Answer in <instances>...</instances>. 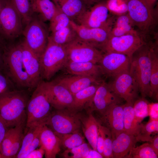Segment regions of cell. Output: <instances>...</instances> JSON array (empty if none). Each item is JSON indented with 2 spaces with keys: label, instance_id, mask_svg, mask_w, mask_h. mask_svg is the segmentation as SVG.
I'll use <instances>...</instances> for the list:
<instances>
[{
  "label": "cell",
  "instance_id": "cell-42",
  "mask_svg": "<svg viewBox=\"0 0 158 158\" xmlns=\"http://www.w3.org/2000/svg\"><path fill=\"white\" fill-rule=\"evenodd\" d=\"M98 132L97 144V150L103 156L104 136L101 125L98 123Z\"/></svg>",
  "mask_w": 158,
  "mask_h": 158
},
{
  "label": "cell",
  "instance_id": "cell-1",
  "mask_svg": "<svg viewBox=\"0 0 158 158\" xmlns=\"http://www.w3.org/2000/svg\"><path fill=\"white\" fill-rule=\"evenodd\" d=\"M29 99L24 89L11 90L0 94V116L8 128L26 124V107Z\"/></svg>",
  "mask_w": 158,
  "mask_h": 158
},
{
  "label": "cell",
  "instance_id": "cell-55",
  "mask_svg": "<svg viewBox=\"0 0 158 158\" xmlns=\"http://www.w3.org/2000/svg\"><path fill=\"white\" fill-rule=\"evenodd\" d=\"M0 158H3L1 155L0 154Z\"/></svg>",
  "mask_w": 158,
  "mask_h": 158
},
{
  "label": "cell",
  "instance_id": "cell-29",
  "mask_svg": "<svg viewBox=\"0 0 158 158\" xmlns=\"http://www.w3.org/2000/svg\"><path fill=\"white\" fill-rule=\"evenodd\" d=\"M123 106L124 131L136 136L139 132L140 124L135 119L133 104L126 102Z\"/></svg>",
  "mask_w": 158,
  "mask_h": 158
},
{
  "label": "cell",
  "instance_id": "cell-6",
  "mask_svg": "<svg viewBox=\"0 0 158 158\" xmlns=\"http://www.w3.org/2000/svg\"><path fill=\"white\" fill-rule=\"evenodd\" d=\"M22 34L28 47L40 59L46 47L49 37L44 22L34 14L23 29Z\"/></svg>",
  "mask_w": 158,
  "mask_h": 158
},
{
  "label": "cell",
  "instance_id": "cell-53",
  "mask_svg": "<svg viewBox=\"0 0 158 158\" xmlns=\"http://www.w3.org/2000/svg\"><path fill=\"white\" fill-rule=\"evenodd\" d=\"M6 0H0V13L4 6Z\"/></svg>",
  "mask_w": 158,
  "mask_h": 158
},
{
  "label": "cell",
  "instance_id": "cell-35",
  "mask_svg": "<svg viewBox=\"0 0 158 158\" xmlns=\"http://www.w3.org/2000/svg\"><path fill=\"white\" fill-rule=\"evenodd\" d=\"M158 132V120H150L146 124H140L139 133L136 136L138 141L150 142L152 137L151 135Z\"/></svg>",
  "mask_w": 158,
  "mask_h": 158
},
{
  "label": "cell",
  "instance_id": "cell-38",
  "mask_svg": "<svg viewBox=\"0 0 158 158\" xmlns=\"http://www.w3.org/2000/svg\"><path fill=\"white\" fill-rule=\"evenodd\" d=\"M149 103L145 98L141 97L138 98L133 104L135 118L139 123L149 116Z\"/></svg>",
  "mask_w": 158,
  "mask_h": 158
},
{
  "label": "cell",
  "instance_id": "cell-18",
  "mask_svg": "<svg viewBox=\"0 0 158 158\" xmlns=\"http://www.w3.org/2000/svg\"><path fill=\"white\" fill-rule=\"evenodd\" d=\"M102 120L111 134L112 139L124 131V111L123 105L113 104L102 114Z\"/></svg>",
  "mask_w": 158,
  "mask_h": 158
},
{
  "label": "cell",
  "instance_id": "cell-46",
  "mask_svg": "<svg viewBox=\"0 0 158 158\" xmlns=\"http://www.w3.org/2000/svg\"><path fill=\"white\" fill-rule=\"evenodd\" d=\"M42 128L36 134L30 147L28 154L33 150L40 146V134Z\"/></svg>",
  "mask_w": 158,
  "mask_h": 158
},
{
  "label": "cell",
  "instance_id": "cell-24",
  "mask_svg": "<svg viewBox=\"0 0 158 158\" xmlns=\"http://www.w3.org/2000/svg\"><path fill=\"white\" fill-rule=\"evenodd\" d=\"M60 10L75 21L86 9L83 0H53Z\"/></svg>",
  "mask_w": 158,
  "mask_h": 158
},
{
  "label": "cell",
  "instance_id": "cell-41",
  "mask_svg": "<svg viewBox=\"0 0 158 158\" xmlns=\"http://www.w3.org/2000/svg\"><path fill=\"white\" fill-rule=\"evenodd\" d=\"M104 136L103 157L106 158H114L112 150V139L110 130L101 125Z\"/></svg>",
  "mask_w": 158,
  "mask_h": 158
},
{
  "label": "cell",
  "instance_id": "cell-9",
  "mask_svg": "<svg viewBox=\"0 0 158 158\" xmlns=\"http://www.w3.org/2000/svg\"><path fill=\"white\" fill-rule=\"evenodd\" d=\"M128 14L135 25L144 36L154 27L155 23L154 11L144 0H126Z\"/></svg>",
  "mask_w": 158,
  "mask_h": 158
},
{
  "label": "cell",
  "instance_id": "cell-28",
  "mask_svg": "<svg viewBox=\"0 0 158 158\" xmlns=\"http://www.w3.org/2000/svg\"><path fill=\"white\" fill-rule=\"evenodd\" d=\"M98 123L91 114L81 122V126L84 135L90 145L95 150H97Z\"/></svg>",
  "mask_w": 158,
  "mask_h": 158
},
{
  "label": "cell",
  "instance_id": "cell-52",
  "mask_svg": "<svg viewBox=\"0 0 158 158\" xmlns=\"http://www.w3.org/2000/svg\"><path fill=\"white\" fill-rule=\"evenodd\" d=\"M85 4L87 5H91L95 4L103 0H83Z\"/></svg>",
  "mask_w": 158,
  "mask_h": 158
},
{
  "label": "cell",
  "instance_id": "cell-25",
  "mask_svg": "<svg viewBox=\"0 0 158 158\" xmlns=\"http://www.w3.org/2000/svg\"><path fill=\"white\" fill-rule=\"evenodd\" d=\"M32 12L43 22L50 21L58 8L52 0H30Z\"/></svg>",
  "mask_w": 158,
  "mask_h": 158
},
{
  "label": "cell",
  "instance_id": "cell-31",
  "mask_svg": "<svg viewBox=\"0 0 158 158\" xmlns=\"http://www.w3.org/2000/svg\"><path fill=\"white\" fill-rule=\"evenodd\" d=\"M45 124L44 123L33 126L25 130L21 147L15 158H25L36 134Z\"/></svg>",
  "mask_w": 158,
  "mask_h": 158
},
{
  "label": "cell",
  "instance_id": "cell-54",
  "mask_svg": "<svg viewBox=\"0 0 158 158\" xmlns=\"http://www.w3.org/2000/svg\"><path fill=\"white\" fill-rule=\"evenodd\" d=\"M4 42V39L0 35V43H3Z\"/></svg>",
  "mask_w": 158,
  "mask_h": 158
},
{
  "label": "cell",
  "instance_id": "cell-43",
  "mask_svg": "<svg viewBox=\"0 0 158 158\" xmlns=\"http://www.w3.org/2000/svg\"><path fill=\"white\" fill-rule=\"evenodd\" d=\"M11 83L8 78L2 74L0 71V94L11 90L10 89Z\"/></svg>",
  "mask_w": 158,
  "mask_h": 158
},
{
  "label": "cell",
  "instance_id": "cell-11",
  "mask_svg": "<svg viewBox=\"0 0 158 158\" xmlns=\"http://www.w3.org/2000/svg\"><path fill=\"white\" fill-rule=\"evenodd\" d=\"M106 1H102L87 9L74 21L83 26L90 28L111 27L113 19L109 17Z\"/></svg>",
  "mask_w": 158,
  "mask_h": 158
},
{
  "label": "cell",
  "instance_id": "cell-23",
  "mask_svg": "<svg viewBox=\"0 0 158 158\" xmlns=\"http://www.w3.org/2000/svg\"><path fill=\"white\" fill-rule=\"evenodd\" d=\"M72 75L92 77L101 78L104 74L99 64L91 62H77L68 61L65 67Z\"/></svg>",
  "mask_w": 158,
  "mask_h": 158
},
{
  "label": "cell",
  "instance_id": "cell-37",
  "mask_svg": "<svg viewBox=\"0 0 158 158\" xmlns=\"http://www.w3.org/2000/svg\"><path fill=\"white\" fill-rule=\"evenodd\" d=\"M71 20L68 17L58 8L57 11L49 21V30L51 32L61 30L70 25Z\"/></svg>",
  "mask_w": 158,
  "mask_h": 158
},
{
  "label": "cell",
  "instance_id": "cell-39",
  "mask_svg": "<svg viewBox=\"0 0 158 158\" xmlns=\"http://www.w3.org/2000/svg\"><path fill=\"white\" fill-rule=\"evenodd\" d=\"M106 4L109 13L117 16L128 13L126 0H107Z\"/></svg>",
  "mask_w": 158,
  "mask_h": 158
},
{
  "label": "cell",
  "instance_id": "cell-47",
  "mask_svg": "<svg viewBox=\"0 0 158 158\" xmlns=\"http://www.w3.org/2000/svg\"><path fill=\"white\" fill-rule=\"evenodd\" d=\"M8 129L6 123L0 116V146ZM0 154H1L0 152Z\"/></svg>",
  "mask_w": 158,
  "mask_h": 158
},
{
  "label": "cell",
  "instance_id": "cell-56",
  "mask_svg": "<svg viewBox=\"0 0 158 158\" xmlns=\"http://www.w3.org/2000/svg\"></svg>",
  "mask_w": 158,
  "mask_h": 158
},
{
  "label": "cell",
  "instance_id": "cell-5",
  "mask_svg": "<svg viewBox=\"0 0 158 158\" xmlns=\"http://www.w3.org/2000/svg\"><path fill=\"white\" fill-rule=\"evenodd\" d=\"M68 61L65 46L57 44L48 37L46 47L40 58L42 76L49 80L65 67Z\"/></svg>",
  "mask_w": 158,
  "mask_h": 158
},
{
  "label": "cell",
  "instance_id": "cell-30",
  "mask_svg": "<svg viewBox=\"0 0 158 158\" xmlns=\"http://www.w3.org/2000/svg\"><path fill=\"white\" fill-rule=\"evenodd\" d=\"M100 84L91 85L74 95L72 109H81L87 103L92 107L93 98Z\"/></svg>",
  "mask_w": 158,
  "mask_h": 158
},
{
  "label": "cell",
  "instance_id": "cell-10",
  "mask_svg": "<svg viewBox=\"0 0 158 158\" xmlns=\"http://www.w3.org/2000/svg\"><path fill=\"white\" fill-rule=\"evenodd\" d=\"M146 42L139 32L109 37L102 47L103 53L114 52L125 54L131 58L135 52Z\"/></svg>",
  "mask_w": 158,
  "mask_h": 158
},
{
  "label": "cell",
  "instance_id": "cell-48",
  "mask_svg": "<svg viewBox=\"0 0 158 158\" xmlns=\"http://www.w3.org/2000/svg\"><path fill=\"white\" fill-rule=\"evenodd\" d=\"M150 145L156 154L158 155V135L152 137L150 142Z\"/></svg>",
  "mask_w": 158,
  "mask_h": 158
},
{
  "label": "cell",
  "instance_id": "cell-20",
  "mask_svg": "<svg viewBox=\"0 0 158 158\" xmlns=\"http://www.w3.org/2000/svg\"><path fill=\"white\" fill-rule=\"evenodd\" d=\"M72 75L55 80L65 87L73 95L91 85L99 84L103 81L101 78L92 77Z\"/></svg>",
  "mask_w": 158,
  "mask_h": 158
},
{
  "label": "cell",
  "instance_id": "cell-7",
  "mask_svg": "<svg viewBox=\"0 0 158 158\" xmlns=\"http://www.w3.org/2000/svg\"><path fill=\"white\" fill-rule=\"evenodd\" d=\"M51 112L45 124L55 133L64 134L79 131L81 121L79 115L66 109Z\"/></svg>",
  "mask_w": 158,
  "mask_h": 158
},
{
  "label": "cell",
  "instance_id": "cell-13",
  "mask_svg": "<svg viewBox=\"0 0 158 158\" xmlns=\"http://www.w3.org/2000/svg\"><path fill=\"white\" fill-rule=\"evenodd\" d=\"M113 78V81L108 83L111 90L126 102L133 104L140 92L138 84L129 71Z\"/></svg>",
  "mask_w": 158,
  "mask_h": 158
},
{
  "label": "cell",
  "instance_id": "cell-12",
  "mask_svg": "<svg viewBox=\"0 0 158 158\" xmlns=\"http://www.w3.org/2000/svg\"><path fill=\"white\" fill-rule=\"evenodd\" d=\"M64 46L68 61L75 62L99 63L104 53L101 50L77 37Z\"/></svg>",
  "mask_w": 158,
  "mask_h": 158
},
{
  "label": "cell",
  "instance_id": "cell-51",
  "mask_svg": "<svg viewBox=\"0 0 158 158\" xmlns=\"http://www.w3.org/2000/svg\"><path fill=\"white\" fill-rule=\"evenodd\" d=\"M149 8L154 11V8L158 0H144Z\"/></svg>",
  "mask_w": 158,
  "mask_h": 158
},
{
  "label": "cell",
  "instance_id": "cell-21",
  "mask_svg": "<svg viewBox=\"0 0 158 158\" xmlns=\"http://www.w3.org/2000/svg\"><path fill=\"white\" fill-rule=\"evenodd\" d=\"M136 136L123 131L112 139L114 158H126L138 142Z\"/></svg>",
  "mask_w": 158,
  "mask_h": 158
},
{
  "label": "cell",
  "instance_id": "cell-44",
  "mask_svg": "<svg viewBox=\"0 0 158 158\" xmlns=\"http://www.w3.org/2000/svg\"><path fill=\"white\" fill-rule=\"evenodd\" d=\"M149 116L150 120H158V103H152L148 104Z\"/></svg>",
  "mask_w": 158,
  "mask_h": 158
},
{
  "label": "cell",
  "instance_id": "cell-22",
  "mask_svg": "<svg viewBox=\"0 0 158 158\" xmlns=\"http://www.w3.org/2000/svg\"><path fill=\"white\" fill-rule=\"evenodd\" d=\"M40 146L44 150L46 158H55L60 151L61 147L58 137L45 124L40 134Z\"/></svg>",
  "mask_w": 158,
  "mask_h": 158
},
{
  "label": "cell",
  "instance_id": "cell-40",
  "mask_svg": "<svg viewBox=\"0 0 158 158\" xmlns=\"http://www.w3.org/2000/svg\"><path fill=\"white\" fill-rule=\"evenodd\" d=\"M90 149L85 142L72 148L66 149L62 154L65 158H85Z\"/></svg>",
  "mask_w": 158,
  "mask_h": 158
},
{
  "label": "cell",
  "instance_id": "cell-19",
  "mask_svg": "<svg viewBox=\"0 0 158 158\" xmlns=\"http://www.w3.org/2000/svg\"><path fill=\"white\" fill-rule=\"evenodd\" d=\"M121 99L111 90L108 83L103 81L96 90L93 98L92 107L102 114L111 104H119Z\"/></svg>",
  "mask_w": 158,
  "mask_h": 158
},
{
  "label": "cell",
  "instance_id": "cell-3",
  "mask_svg": "<svg viewBox=\"0 0 158 158\" xmlns=\"http://www.w3.org/2000/svg\"><path fill=\"white\" fill-rule=\"evenodd\" d=\"M146 42L137 50L130 59L129 72L137 82L141 97H151L150 86V46Z\"/></svg>",
  "mask_w": 158,
  "mask_h": 158
},
{
  "label": "cell",
  "instance_id": "cell-36",
  "mask_svg": "<svg viewBox=\"0 0 158 158\" xmlns=\"http://www.w3.org/2000/svg\"><path fill=\"white\" fill-rule=\"evenodd\" d=\"M126 158H157L158 155L149 143H145L139 146L133 147Z\"/></svg>",
  "mask_w": 158,
  "mask_h": 158
},
{
  "label": "cell",
  "instance_id": "cell-45",
  "mask_svg": "<svg viewBox=\"0 0 158 158\" xmlns=\"http://www.w3.org/2000/svg\"><path fill=\"white\" fill-rule=\"evenodd\" d=\"M29 153L25 158H42L44 155L45 152L43 147L40 146Z\"/></svg>",
  "mask_w": 158,
  "mask_h": 158
},
{
  "label": "cell",
  "instance_id": "cell-14",
  "mask_svg": "<svg viewBox=\"0 0 158 158\" xmlns=\"http://www.w3.org/2000/svg\"><path fill=\"white\" fill-rule=\"evenodd\" d=\"M44 88L52 107L56 109H72L73 96L64 86L55 80L43 81Z\"/></svg>",
  "mask_w": 158,
  "mask_h": 158
},
{
  "label": "cell",
  "instance_id": "cell-2",
  "mask_svg": "<svg viewBox=\"0 0 158 158\" xmlns=\"http://www.w3.org/2000/svg\"><path fill=\"white\" fill-rule=\"evenodd\" d=\"M3 68L12 84L17 87L32 88L30 81L25 68L20 43L5 46L3 54Z\"/></svg>",
  "mask_w": 158,
  "mask_h": 158
},
{
  "label": "cell",
  "instance_id": "cell-32",
  "mask_svg": "<svg viewBox=\"0 0 158 158\" xmlns=\"http://www.w3.org/2000/svg\"><path fill=\"white\" fill-rule=\"evenodd\" d=\"M77 37L74 29L70 25L58 31L51 32L49 38L54 43L65 45Z\"/></svg>",
  "mask_w": 158,
  "mask_h": 158
},
{
  "label": "cell",
  "instance_id": "cell-27",
  "mask_svg": "<svg viewBox=\"0 0 158 158\" xmlns=\"http://www.w3.org/2000/svg\"><path fill=\"white\" fill-rule=\"evenodd\" d=\"M158 50L157 43H151L150 46L151 74L150 86L151 97L158 98Z\"/></svg>",
  "mask_w": 158,
  "mask_h": 158
},
{
  "label": "cell",
  "instance_id": "cell-26",
  "mask_svg": "<svg viewBox=\"0 0 158 158\" xmlns=\"http://www.w3.org/2000/svg\"><path fill=\"white\" fill-rule=\"evenodd\" d=\"M135 26L128 13L117 16L113 20L109 37L138 32Z\"/></svg>",
  "mask_w": 158,
  "mask_h": 158
},
{
  "label": "cell",
  "instance_id": "cell-49",
  "mask_svg": "<svg viewBox=\"0 0 158 158\" xmlns=\"http://www.w3.org/2000/svg\"><path fill=\"white\" fill-rule=\"evenodd\" d=\"M104 158L97 150L90 149L85 158Z\"/></svg>",
  "mask_w": 158,
  "mask_h": 158
},
{
  "label": "cell",
  "instance_id": "cell-4",
  "mask_svg": "<svg viewBox=\"0 0 158 158\" xmlns=\"http://www.w3.org/2000/svg\"><path fill=\"white\" fill-rule=\"evenodd\" d=\"M51 106L40 81L28 102L25 130L31 126L45 123L51 112Z\"/></svg>",
  "mask_w": 158,
  "mask_h": 158
},
{
  "label": "cell",
  "instance_id": "cell-17",
  "mask_svg": "<svg viewBox=\"0 0 158 158\" xmlns=\"http://www.w3.org/2000/svg\"><path fill=\"white\" fill-rule=\"evenodd\" d=\"M20 44L23 64L30 78L32 88H35L41 81L42 76L40 59L24 40Z\"/></svg>",
  "mask_w": 158,
  "mask_h": 158
},
{
  "label": "cell",
  "instance_id": "cell-50",
  "mask_svg": "<svg viewBox=\"0 0 158 158\" xmlns=\"http://www.w3.org/2000/svg\"><path fill=\"white\" fill-rule=\"evenodd\" d=\"M4 43H0V71L3 68V54L5 46Z\"/></svg>",
  "mask_w": 158,
  "mask_h": 158
},
{
  "label": "cell",
  "instance_id": "cell-8",
  "mask_svg": "<svg viewBox=\"0 0 158 158\" xmlns=\"http://www.w3.org/2000/svg\"><path fill=\"white\" fill-rule=\"evenodd\" d=\"M22 18L9 0H6L0 13V35L3 39L13 40L22 34Z\"/></svg>",
  "mask_w": 158,
  "mask_h": 158
},
{
  "label": "cell",
  "instance_id": "cell-15",
  "mask_svg": "<svg viewBox=\"0 0 158 158\" xmlns=\"http://www.w3.org/2000/svg\"><path fill=\"white\" fill-rule=\"evenodd\" d=\"M131 58L114 52L103 53L99 62L104 75L113 78L122 73L129 71Z\"/></svg>",
  "mask_w": 158,
  "mask_h": 158
},
{
  "label": "cell",
  "instance_id": "cell-33",
  "mask_svg": "<svg viewBox=\"0 0 158 158\" xmlns=\"http://www.w3.org/2000/svg\"><path fill=\"white\" fill-rule=\"evenodd\" d=\"M55 134L59 139L61 146L66 149L72 148L85 142L84 137L79 131L64 134Z\"/></svg>",
  "mask_w": 158,
  "mask_h": 158
},
{
  "label": "cell",
  "instance_id": "cell-34",
  "mask_svg": "<svg viewBox=\"0 0 158 158\" xmlns=\"http://www.w3.org/2000/svg\"><path fill=\"white\" fill-rule=\"evenodd\" d=\"M20 14L23 23L25 25L30 21L34 13L30 0H9Z\"/></svg>",
  "mask_w": 158,
  "mask_h": 158
},
{
  "label": "cell",
  "instance_id": "cell-16",
  "mask_svg": "<svg viewBox=\"0 0 158 158\" xmlns=\"http://www.w3.org/2000/svg\"><path fill=\"white\" fill-rule=\"evenodd\" d=\"M70 24L75 31L78 39L101 50L109 38L111 28V27L88 28L78 25L72 20Z\"/></svg>",
  "mask_w": 158,
  "mask_h": 158
}]
</instances>
